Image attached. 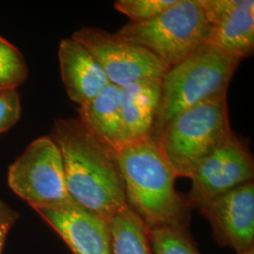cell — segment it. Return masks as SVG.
<instances>
[{
	"label": "cell",
	"mask_w": 254,
	"mask_h": 254,
	"mask_svg": "<svg viewBox=\"0 0 254 254\" xmlns=\"http://www.w3.org/2000/svg\"><path fill=\"white\" fill-rule=\"evenodd\" d=\"M49 136L63 156L72 200L109 223L127 204L115 152L92 136L78 118L56 119Z\"/></svg>",
	"instance_id": "obj_1"
},
{
	"label": "cell",
	"mask_w": 254,
	"mask_h": 254,
	"mask_svg": "<svg viewBox=\"0 0 254 254\" xmlns=\"http://www.w3.org/2000/svg\"><path fill=\"white\" fill-rule=\"evenodd\" d=\"M127 205L148 230L188 228L186 200L175 190L176 176L153 137L125 146L115 153Z\"/></svg>",
	"instance_id": "obj_2"
},
{
	"label": "cell",
	"mask_w": 254,
	"mask_h": 254,
	"mask_svg": "<svg viewBox=\"0 0 254 254\" xmlns=\"http://www.w3.org/2000/svg\"><path fill=\"white\" fill-rule=\"evenodd\" d=\"M240 59L204 44L168 69L161 79V96L153 136L178 113L205 101L227 95Z\"/></svg>",
	"instance_id": "obj_3"
},
{
	"label": "cell",
	"mask_w": 254,
	"mask_h": 254,
	"mask_svg": "<svg viewBox=\"0 0 254 254\" xmlns=\"http://www.w3.org/2000/svg\"><path fill=\"white\" fill-rule=\"evenodd\" d=\"M232 134L227 95H222L178 113L153 138L176 178H190Z\"/></svg>",
	"instance_id": "obj_4"
},
{
	"label": "cell",
	"mask_w": 254,
	"mask_h": 254,
	"mask_svg": "<svg viewBox=\"0 0 254 254\" xmlns=\"http://www.w3.org/2000/svg\"><path fill=\"white\" fill-rule=\"evenodd\" d=\"M210 24L200 0H177L158 16L130 22L117 34L142 46L170 69L206 44Z\"/></svg>",
	"instance_id": "obj_5"
},
{
	"label": "cell",
	"mask_w": 254,
	"mask_h": 254,
	"mask_svg": "<svg viewBox=\"0 0 254 254\" xmlns=\"http://www.w3.org/2000/svg\"><path fill=\"white\" fill-rule=\"evenodd\" d=\"M8 183L34 210L74 202L67 190L63 156L50 136L38 137L27 146L9 167Z\"/></svg>",
	"instance_id": "obj_6"
},
{
	"label": "cell",
	"mask_w": 254,
	"mask_h": 254,
	"mask_svg": "<svg viewBox=\"0 0 254 254\" xmlns=\"http://www.w3.org/2000/svg\"><path fill=\"white\" fill-rule=\"evenodd\" d=\"M73 39L100 65L109 84L124 88L136 82L161 79L168 68L144 47L98 27H82Z\"/></svg>",
	"instance_id": "obj_7"
},
{
	"label": "cell",
	"mask_w": 254,
	"mask_h": 254,
	"mask_svg": "<svg viewBox=\"0 0 254 254\" xmlns=\"http://www.w3.org/2000/svg\"><path fill=\"white\" fill-rule=\"evenodd\" d=\"M253 155L233 133L227 141L208 156L191 174L188 208L199 209L209 200L248 182L254 181Z\"/></svg>",
	"instance_id": "obj_8"
},
{
	"label": "cell",
	"mask_w": 254,
	"mask_h": 254,
	"mask_svg": "<svg viewBox=\"0 0 254 254\" xmlns=\"http://www.w3.org/2000/svg\"><path fill=\"white\" fill-rule=\"evenodd\" d=\"M199 210L219 244L232 248L237 254L254 247V181L209 200Z\"/></svg>",
	"instance_id": "obj_9"
},
{
	"label": "cell",
	"mask_w": 254,
	"mask_h": 254,
	"mask_svg": "<svg viewBox=\"0 0 254 254\" xmlns=\"http://www.w3.org/2000/svg\"><path fill=\"white\" fill-rule=\"evenodd\" d=\"M210 24L206 44L240 60L254 48V0H200Z\"/></svg>",
	"instance_id": "obj_10"
},
{
	"label": "cell",
	"mask_w": 254,
	"mask_h": 254,
	"mask_svg": "<svg viewBox=\"0 0 254 254\" xmlns=\"http://www.w3.org/2000/svg\"><path fill=\"white\" fill-rule=\"evenodd\" d=\"M35 211L73 254H112L109 222L75 202Z\"/></svg>",
	"instance_id": "obj_11"
},
{
	"label": "cell",
	"mask_w": 254,
	"mask_h": 254,
	"mask_svg": "<svg viewBox=\"0 0 254 254\" xmlns=\"http://www.w3.org/2000/svg\"><path fill=\"white\" fill-rule=\"evenodd\" d=\"M58 56L67 94L79 106L94 98L109 85L100 65L73 37L61 41Z\"/></svg>",
	"instance_id": "obj_12"
},
{
	"label": "cell",
	"mask_w": 254,
	"mask_h": 254,
	"mask_svg": "<svg viewBox=\"0 0 254 254\" xmlns=\"http://www.w3.org/2000/svg\"><path fill=\"white\" fill-rule=\"evenodd\" d=\"M161 79L142 80L120 89L127 145L153 136L161 96Z\"/></svg>",
	"instance_id": "obj_13"
},
{
	"label": "cell",
	"mask_w": 254,
	"mask_h": 254,
	"mask_svg": "<svg viewBox=\"0 0 254 254\" xmlns=\"http://www.w3.org/2000/svg\"><path fill=\"white\" fill-rule=\"evenodd\" d=\"M79 107L78 120L101 143L115 153L127 146L120 88L109 84L98 95Z\"/></svg>",
	"instance_id": "obj_14"
},
{
	"label": "cell",
	"mask_w": 254,
	"mask_h": 254,
	"mask_svg": "<svg viewBox=\"0 0 254 254\" xmlns=\"http://www.w3.org/2000/svg\"><path fill=\"white\" fill-rule=\"evenodd\" d=\"M112 254H152L149 230L136 213L126 205L110 219Z\"/></svg>",
	"instance_id": "obj_15"
},
{
	"label": "cell",
	"mask_w": 254,
	"mask_h": 254,
	"mask_svg": "<svg viewBox=\"0 0 254 254\" xmlns=\"http://www.w3.org/2000/svg\"><path fill=\"white\" fill-rule=\"evenodd\" d=\"M154 254H200L188 228L159 227L149 231Z\"/></svg>",
	"instance_id": "obj_16"
},
{
	"label": "cell",
	"mask_w": 254,
	"mask_h": 254,
	"mask_svg": "<svg viewBox=\"0 0 254 254\" xmlns=\"http://www.w3.org/2000/svg\"><path fill=\"white\" fill-rule=\"evenodd\" d=\"M27 75L24 56L17 47L0 36V91L16 90Z\"/></svg>",
	"instance_id": "obj_17"
},
{
	"label": "cell",
	"mask_w": 254,
	"mask_h": 254,
	"mask_svg": "<svg viewBox=\"0 0 254 254\" xmlns=\"http://www.w3.org/2000/svg\"><path fill=\"white\" fill-rule=\"evenodd\" d=\"M177 0H117L114 8L134 23L149 21L169 9Z\"/></svg>",
	"instance_id": "obj_18"
},
{
	"label": "cell",
	"mask_w": 254,
	"mask_h": 254,
	"mask_svg": "<svg viewBox=\"0 0 254 254\" xmlns=\"http://www.w3.org/2000/svg\"><path fill=\"white\" fill-rule=\"evenodd\" d=\"M21 102L16 90L0 91V134L8 131L21 116Z\"/></svg>",
	"instance_id": "obj_19"
},
{
	"label": "cell",
	"mask_w": 254,
	"mask_h": 254,
	"mask_svg": "<svg viewBox=\"0 0 254 254\" xmlns=\"http://www.w3.org/2000/svg\"><path fill=\"white\" fill-rule=\"evenodd\" d=\"M18 218V213L4 200H0V254L3 253L7 237Z\"/></svg>",
	"instance_id": "obj_20"
},
{
	"label": "cell",
	"mask_w": 254,
	"mask_h": 254,
	"mask_svg": "<svg viewBox=\"0 0 254 254\" xmlns=\"http://www.w3.org/2000/svg\"><path fill=\"white\" fill-rule=\"evenodd\" d=\"M254 254V247H252V248H250L249 250L245 251L244 253H242V254Z\"/></svg>",
	"instance_id": "obj_21"
}]
</instances>
